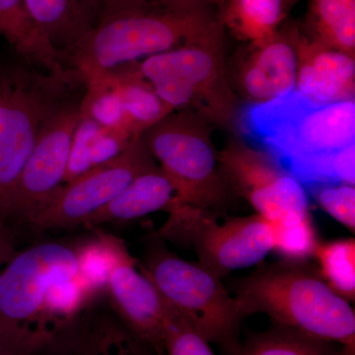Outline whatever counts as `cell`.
Instances as JSON below:
<instances>
[{"label": "cell", "instance_id": "obj_1", "mask_svg": "<svg viewBox=\"0 0 355 355\" xmlns=\"http://www.w3.org/2000/svg\"><path fill=\"white\" fill-rule=\"evenodd\" d=\"M238 130L303 187L355 183V100L320 104L293 90L241 110Z\"/></svg>", "mask_w": 355, "mask_h": 355}, {"label": "cell", "instance_id": "obj_11", "mask_svg": "<svg viewBox=\"0 0 355 355\" xmlns=\"http://www.w3.org/2000/svg\"><path fill=\"white\" fill-rule=\"evenodd\" d=\"M78 253L60 243H46L15 254L0 272V318L11 323L41 314L51 286L76 279Z\"/></svg>", "mask_w": 355, "mask_h": 355}, {"label": "cell", "instance_id": "obj_21", "mask_svg": "<svg viewBox=\"0 0 355 355\" xmlns=\"http://www.w3.org/2000/svg\"><path fill=\"white\" fill-rule=\"evenodd\" d=\"M301 31L355 58V0H310Z\"/></svg>", "mask_w": 355, "mask_h": 355}, {"label": "cell", "instance_id": "obj_4", "mask_svg": "<svg viewBox=\"0 0 355 355\" xmlns=\"http://www.w3.org/2000/svg\"><path fill=\"white\" fill-rule=\"evenodd\" d=\"M86 91L87 83L76 70L51 73L15 53L0 55V197L51 118Z\"/></svg>", "mask_w": 355, "mask_h": 355}, {"label": "cell", "instance_id": "obj_30", "mask_svg": "<svg viewBox=\"0 0 355 355\" xmlns=\"http://www.w3.org/2000/svg\"><path fill=\"white\" fill-rule=\"evenodd\" d=\"M88 294L89 291L77 277L58 282L46 294L41 313L70 316L80 308Z\"/></svg>", "mask_w": 355, "mask_h": 355}, {"label": "cell", "instance_id": "obj_18", "mask_svg": "<svg viewBox=\"0 0 355 355\" xmlns=\"http://www.w3.org/2000/svg\"><path fill=\"white\" fill-rule=\"evenodd\" d=\"M0 36L13 53L35 67L55 74L69 71L32 20L24 0H0Z\"/></svg>", "mask_w": 355, "mask_h": 355}, {"label": "cell", "instance_id": "obj_6", "mask_svg": "<svg viewBox=\"0 0 355 355\" xmlns=\"http://www.w3.org/2000/svg\"><path fill=\"white\" fill-rule=\"evenodd\" d=\"M137 67L173 111L193 114L211 127L238 130L242 108L229 81L224 46H183L144 58Z\"/></svg>", "mask_w": 355, "mask_h": 355}, {"label": "cell", "instance_id": "obj_22", "mask_svg": "<svg viewBox=\"0 0 355 355\" xmlns=\"http://www.w3.org/2000/svg\"><path fill=\"white\" fill-rule=\"evenodd\" d=\"M338 343L326 342L275 324L239 345L232 355H335Z\"/></svg>", "mask_w": 355, "mask_h": 355}, {"label": "cell", "instance_id": "obj_3", "mask_svg": "<svg viewBox=\"0 0 355 355\" xmlns=\"http://www.w3.org/2000/svg\"><path fill=\"white\" fill-rule=\"evenodd\" d=\"M243 317L263 313L279 326L304 335L355 345V314L309 261H282L260 266L236 286Z\"/></svg>", "mask_w": 355, "mask_h": 355}, {"label": "cell", "instance_id": "obj_32", "mask_svg": "<svg viewBox=\"0 0 355 355\" xmlns=\"http://www.w3.org/2000/svg\"><path fill=\"white\" fill-rule=\"evenodd\" d=\"M94 22H97L105 14L118 6L123 0H83Z\"/></svg>", "mask_w": 355, "mask_h": 355}, {"label": "cell", "instance_id": "obj_19", "mask_svg": "<svg viewBox=\"0 0 355 355\" xmlns=\"http://www.w3.org/2000/svg\"><path fill=\"white\" fill-rule=\"evenodd\" d=\"M137 62L123 65L106 76L120 95L123 125L137 137L174 112L140 74Z\"/></svg>", "mask_w": 355, "mask_h": 355}, {"label": "cell", "instance_id": "obj_16", "mask_svg": "<svg viewBox=\"0 0 355 355\" xmlns=\"http://www.w3.org/2000/svg\"><path fill=\"white\" fill-rule=\"evenodd\" d=\"M174 197L171 181L157 165L132 180L116 198L88 217L83 224L95 227L109 222L132 220L158 210H167Z\"/></svg>", "mask_w": 355, "mask_h": 355}, {"label": "cell", "instance_id": "obj_12", "mask_svg": "<svg viewBox=\"0 0 355 355\" xmlns=\"http://www.w3.org/2000/svg\"><path fill=\"white\" fill-rule=\"evenodd\" d=\"M200 265L217 277L261 263L273 250V228L265 217H232L222 224L217 217L203 216L187 231Z\"/></svg>", "mask_w": 355, "mask_h": 355}, {"label": "cell", "instance_id": "obj_20", "mask_svg": "<svg viewBox=\"0 0 355 355\" xmlns=\"http://www.w3.org/2000/svg\"><path fill=\"white\" fill-rule=\"evenodd\" d=\"M287 11L284 0H225L220 19L240 41L259 44L279 33Z\"/></svg>", "mask_w": 355, "mask_h": 355}, {"label": "cell", "instance_id": "obj_17", "mask_svg": "<svg viewBox=\"0 0 355 355\" xmlns=\"http://www.w3.org/2000/svg\"><path fill=\"white\" fill-rule=\"evenodd\" d=\"M32 20L62 62L94 27L83 0H24ZM65 65V64H64Z\"/></svg>", "mask_w": 355, "mask_h": 355}, {"label": "cell", "instance_id": "obj_2", "mask_svg": "<svg viewBox=\"0 0 355 355\" xmlns=\"http://www.w3.org/2000/svg\"><path fill=\"white\" fill-rule=\"evenodd\" d=\"M216 7L191 0H125L96 22L64 60L87 86L123 65L183 48L225 46Z\"/></svg>", "mask_w": 355, "mask_h": 355}, {"label": "cell", "instance_id": "obj_29", "mask_svg": "<svg viewBox=\"0 0 355 355\" xmlns=\"http://www.w3.org/2000/svg\"><path fill=\"white\" fill-rule=\"evenodd\" d=\"M101 127V125L90 116H81L72 140L69 166L64 177L65 183L92 168L90 163L91 146L96 133Z\"/></svg>", "mask_w": 355, "mask_h": 355}, {"label": "cell", "instance_id": "obj_23", "mask_svg": "<svg viewBox=\"0 0 355 355\" xmlns=\"http://www.w3.org/2000/svg\"><path fill=\"white\" fill-rule=\"evenodd\" d=\"M326 284L345 300L355 298V241L354 238L319 242L314 257Z\"/></svg>", "mask_w": 355, "mask_h": 355}, {"label": "cell", "instance_id": "obj_5", "mask_svg": "<svg viewBox=\"0 0 355 355\" xmlns=\"http://www.w3.org/2000/svg\"><path fill=\"white\" fill-rule=\"evenodd\" d=\"M211 128L193 114L174 111L142 133L174 187L168 211L182 209L218 217L227 209L233 191L222 173Z\"/></svg>", "mask_w": 355, "mask_h": 355}, {"label": "cell", "instance_id": "obj_35", "mask_svg": "<svg viewBox=\"0 0 355 355\" xmlns=\"http://www.w3.org/2000/svg\"><path fill=\"white\" fill-rule=\"evenodd\" d=\"M297 1H299V0H284L287 9L291 8V7L293 6Z\"/></svg>", "mask_w": 355, "mask_h": 355}, {"label": "cell", "instance_id": "obj_7", "mask_svg": "<svg viewBox=\"0 0 355 355\" xmlns=\"http://www.w3.org/2000/svg\"><path fill=\"white\" fill-rule=\"evenodd\" d=\"M141 272L207 342L230 354L237 349L238 330L244 317L219 277L200 263L161 248L150 254Z\"/></svg>", "mask_w": 355, "mask_h": 355}, {"label": "cell", "instance_id": "obj_31", "mask_svg": "<svg viewBox=\"0 0 355 355\" xmlns=\"http://www.w3.org/2000/svg\"><path fill=\"white\" fill-rule=\"evenodd\" d=\"M15 254V245L10 229L0 220V272Z\"/></svg>", "mask_w": 355, "mask_h": 355}, {"label": "cell", "instance_id": "obj_14", "mask_svg": "<svg viewBox=\"0 0 355 355\" xmlns=\"http://www.w3.org/2000/svg\"><path fill=\"white\" fill-rule=\"evenodd\" d=\"M286 29L297 57L295 90L320 104L354 99L355 58L310 40L300 26Z\"/></svg>", "mask_w": 355, "mask_h": 355}, {"label": "cell", "instance_id": "obj_10", "mask_svg": "<svg viewBox=\"0 0 355 355\" xmlns=\"http://www.w3.org/2000/svg\"><path fill=\"white\" fill-rule=\"evenodd\" d=\"M219 162L233 193L270 223L310 212L304 187L263 149L233 135L219 151Z\"/></svg>", "mask_w": 355, "mask_h": 355}, {"label": "cell", "instance_id": "obj_9", "mask_svg": "<svg viewBox=\"0 0 355 355\" xmlns=\"http://www.w3.org/2000/svg\"><path fill=\"white\" fill-rule=\"evenodd\" d=\"M85 94L72 100L51 118L20 174L0 197V220L7 227L10 223H27L64 182Z\"/></svg>", "mask_w": 355, "mask_h": 355}, {"label": "cell", "instance_id": "obj_26", "mask_svg": "<svg viewBox=\"0 0 355 355\" xmlns=\"http://www.w3.org/2000/svg\"><path fill=\"white\" fill-rule=\"evenodd\" d=\"M163 343L168 355H216L210 343L167 301Z\"/></svg>", "mask_w": 355, "mask_h": 355}, {"label": "cell", "instance_id": "obj_33", "mask_svg": "<svg viewBox=\"0 0 355 355\" xmlns=\"http://www.w3.org/2000/svg\"><path fill=\"white\" fill-rule=\"evenodd\" d=\"M335 355H355V345H340Z\"/></svg>", "mask_w": 355, "mask_h": 355}, {"label": "cell", "instance_id": "obj_34", "mask_svg": "<svg viewBox=\"0 0 355 355\" xmlns=\"http://www.w3.org/2000/svg\"><path fill=\"white\" fill-rule=\"evenodd\" d=\"M191 1L202 2V3L209 4L210 6L216 7V8L218 9L219 12H220L221 7L223 6L225 0H191Z\"/></svg>", "mask_w": 355, "mask_h": 355}, {"label": "cell", "instance_id": "obj_15", "mask_svg": "<svg viewBox=\"0 0 355 355\" xmlns=\"http://www.w3.org/2000/svg\"><path fill=\"white\" fill-rule=\"evenodd\" d=\"M135 265L130 259L114 266L107 288L128 328L157 352H164L165 299Z\"/></svg>", "mask_w": 355, "mask_h": 355}, {"label": "cell", "instance_id": "obj_36", "mask_svg": "<svg viewBox=\"0 0 355 355\" xmlns=\"http://www.w3.org/2000/svg\"><path fill=\"white\" fill-rule=\"evenodd\" d=\"M106 355H109V354H106ZM114 355H128V354L127 352H125V350L121 349L120 352H119L118 354H114Z\"/></svg>", "mask_w": 355, "mask_h": 355}, {"label": "cell", "instance_id": "obj_8", "mask_svg": "<svg viewBox=\"0 0 355 355\" xmlns=\"http://www.w3.org/2000/svg\"><path fill=\"white\" fill-rule=\"evenodd\" d=\"M155 166V159L142 135H139L116 157L60 187L26 224L42 230L80 225L116 198L132 180Z\"/></svg>", "mask_w": 355, "mask_h": 355}, {"label": "cell", "instance_id": "obj_28", "mask_svg": "<svg viewBox=\"0 0 355 355\" xmlns=\"http://www.w3.org/2000/svg\"><path fill=\"white\" fill-rule=\"evenodd\" d=\"M49 338L48 333L30 331L0 318V355H33Z\"/></svg>", "mask_w": 355, "mask_h": 355}, {"label": "cell", "instance_id": "obj_27", "mask_svg": "<svg viewBox=\"0 0 355 355\" xmlns=\"http://www.w3.org/2000/svg\"><path fill=\"white\" fill-rule=\"evenodd\" d=\"M319 207L349 230L355 229L354 184L315 183L304 187Z\"/></svg>", "mask_w": 355, "mask_h": 355}, {"label": "cell", "instance_id": "obj_24", "mask_svg": "<svg viewBox=\"0 0 355 355\" xmlns=\"http://www.w3.org/2000/svg\"><path fill=\"white\" fill-rule=\"evenodd\" d=\"M77 253L79 263L77 279L83 282L89 293L104 287L107 288L109 275L114 266L132 259L121 242L113 237L90 243Z\"/></svg>", "mask_w": 355, "mask_h": 355}, {"label": "cell", "instance_id": "obj_25", "mask_svg": "<svg viewBox=\"0 0 355 355\" xmlns=\"http://www.w3.org/2000/svg\"><path fill=\"white\" fill-rule=\"evenodd\" d=\"M273 250L286 261H306L314 257L319 240L310 212L272 224Z\"/></svg>", "mask_w": 355, "mask_h": 355}, {"label": "cell", "instance_id": "obj_13", "mask_svg": "<svg viewBox=\"0 0 355 355\" xmlns=\"http://www.w3.org/2000/svg\"><path fill=\"white\" fill-rule=\"evenodd\" d=\"M226 67L235 94L247 105L263 104L295 90L297 57L286 26L265 43L247 44Z\"/></svg>", "mask_w": 355, "mask_h": 355}]
</instances>
